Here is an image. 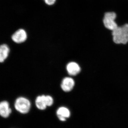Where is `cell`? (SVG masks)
<instances>
[{
  "label": "cell",
  "mask_w": 128,
  "mask_h": 128,
  "mask_svg": "<svg viewBox=\"0 0 128 128\" xmlns=\"http://www.w3.org/2000/svg\"><path fill=\"white\" fill-rule=\"evenodd\" d=\"M27 38L26 32L23 29H20L16 31L12 37V41L17 44H21L25 42Z\"/></svg>",
  "instance_id": "4"
},
{
  "label": "cell",
  "mask_w": 128,
  "mask_h": 128,
  "mask_svg": "<svg viewBox=\"0 0 128 128\" xmlns=\"http://www.w3.org/2000/svg\"><path fill=\"white\" fill-rule=\"evenodd\" d=\"M46 100L48 106H50L53 105L54 103V99L51 96H46Z\"/></svg>",
  "instance_id": "11"
},
{
  "label": "cell",
  "mask_w": 128,
  "mask_h": 128,
  "mask_svg": "<svg viewBox=\"0 0 128 128\" xmlns=\"http://www.w3.org/2000/svg\"><path fill=\"white\" fill-rule=\"evenodd\" d=\"M35 104L37 108L40 110H44L46 109L48 106L46 104V96H38L35 100Z\"/></svg>",
  "instance_id": "10"
},
{
  "label": "cell",
  "mask_w": 128,
  "mask_h": 128,
  "mask_svg": "<svg viewBox=\"0 0 128 128\" xmlns=\"http://www.w3.org/2000/svg\"><path fill=\"white\" fill-rule=\"evenodd\" d=\"M74 85V80L73 78L70 77H66L62 80L60 86L64 91L68 92L71 91Z\"/></svg>",
  "instance_id": "5"
},
{
  "label": "cell",
  "mask_w": 128,
  "mask_h": 128,
  "mask_svg": "<svg viewBox=\"0 0 128 128\" xmlns=\"http://www.w3.org/2000/svg\"><path fill=\"white\" fill-rule=\"evenodd\" d=\"M112 34L115 44H126L128 42V24L118 26L113 30Z\"/></svg>",
  "instance_id": "1"
},
{
  "label": "cell",
  "mask_w": 128,
  "mask_h": 128,
  "mask_svg": "<svg viewBox=\"0 0 128 128\" xmlns=\"http://www.w3.org/2000/svg\"><path fill=\"white\" fill-rule=\"evenodd\" d=\"M56 0H44L46 4L48 6H52L55 3Z\"/></svg>",
  "instance_id": "12"
},
{
  "label": "cell",
  "mask_w": 128,
  "mask_h": 128,
  "mask_svg": "<svg viewBox=\"0 0 128 128\" xmlns=\"http://www.w3.org/2000/svg\"><path fill=\"white\" fill-rule=\"evenodd\" d=\"M12 112L9 102L6 101L0 102V115L3 118H7Z\"/></svg>",
  "instance_id": "7"
},
{
  "label": "cell",
  "mask_w": 128,
  "mask_h": 128,
  "mask_svg": "<svg viewBox=\"0 0 128 128\" xmlns=\"http://www.w3.org/2000/svg\"><path fill=\"white\" fill-rule=\"evenodd\" d=\"M14 106L17 111L21 113L25 114L30 111L31 103L28 98L24 97H20L16 99Z\"/></svg>",
  "instance_id": "2"
},
{
  "label": "cell",
  "mask_w": 128,
  "mask_h": 128,
  "mask_svg": "<svg viewBox=\"0 0 128 128\" xmlns=\"http://www.w3.org/2000/svg\"><path fill=\"white\" fill-rule=\"evenodd\" d=\"M10 48L6 44H2L0 46V63H2L9 56Z\"/></svg>",
  "instance_id": "9"
},
{
  "label": "cell",
  "mask_w": 128,
  "mask_h": 128,
  "mask_svg": "<svg viewBox=\"0 0 128 128\" xmlns=\"http://www.w3.org/2000/svg\"><path fill=\"white\" fill-rule=\"evenodd\" d=\"M116 18V14L114 12L105 13L103 20L105 27L112 31L116 28L118 26L114 21Z\"/></svg>",
  "instance_id": "3"
},
{
  "label": "cell",
  "mask_w": 128,
  "mask_h": 128,
  "mask_svg": "<svg viewBox=\"0 0 128 128\" xmlns=\"http://www.w3.org/2000/svg\"><path fill=\"white\" fill-rule=\"evenodd\" d=\"M66 70L68 74L71 76L77 75L80 71V67L77 63L71 62L67 64Z\"/></svg>",
  "instance_id": "6"
},
{
  "label": "cell",
  "mask_w": 128,
  "mask_h": 128,
  "mask_svg": "<svg viewBox=\"0 0 128 128\" xmlns=\"http://www.w3.org/2000/svg\"><path fill=\"white\" fill-rule=\"evenodd\" d=\"M57 116L60 120L65 121L66 118L70 116V112L68 108L65 107H61L58 108L57 111Z\"/></svg>",
  "instance_id": "8"
}]
</instances>
